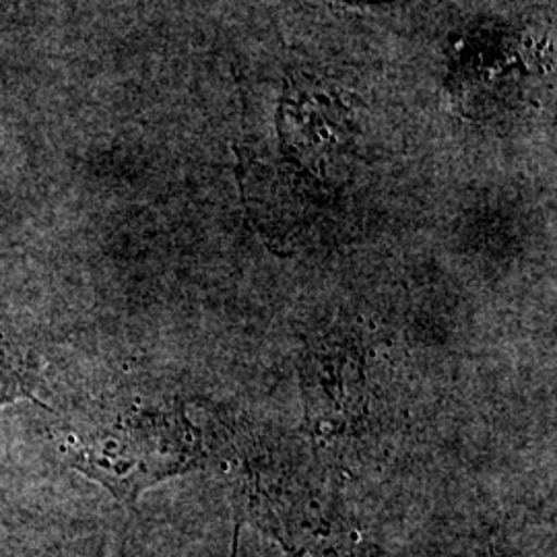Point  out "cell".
<instances>
[{"mask_svg":"<svg viewBox=\"0 0 557 557\" xmlns=\"http://www.w3.org/2000/svg\"><path fill=\"white\" fill-rule=\"evenodd\" d=\"M17 400H38L29 361L0 333V409Z\"/></svg>","mask_w":557,"mask_h":557,"instance_id":"cell-2","label":"cell"},{"mask_svg":"<svg viewBox=\"0 0 557 557\" xmlns=\"http://www.w3.org/2000/svg\"><path fill=\"white\" fill-rule=\"evenodd\" d=\"M62 455L120 504L135 506L149 487L190 471L200 460V442L182 409L126 407L71 428Z\"/></svg>","mask_w":557,"mask_h":557,"instance_id":"cell-1","label":"cell"}]
</instances>
